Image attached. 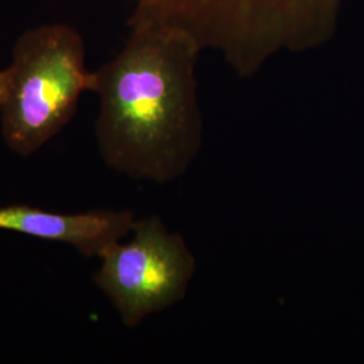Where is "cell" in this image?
I'll list each match as a JSON object with an SVG mask.
<instances>
[{
    "mask_svg": "<svg viewBox=\"0 0 364 364\" xmlns=\"http://www.w3.org/2000/svg\"><path fill=\"white\" fill-rule=\"evenodd\" d=\"M123 50L95 72V126L108 168L168 183L183 176L203 144L196 66L201 48L178 27L130 19Z\"/></svg>",
    "mask_w": 364,
    "mask_h": 364,
    "instance_id": "6da1fadb",
    "label": "cell"
},
{
    "mask_svg": "<svg viewBox=\"0 0 364 364\" xmlns=\"http://www.w3.org/2000/svg\"><path fill=\"white\" fill-rule=\"evenodd\" d=\"M93 81L84 41L72 27L42 25L21 36L11 64L1 70L0 122L7 147L21 156L37 153L69 123Z\"/></svg>",
    "mask_w": 364,
    "mask_h": 364,
    "instance_id": "7a4b0ae2",
    "label": "cell"
},
{
    "mask_svg": "<svg viewBox=\"0 0 364 364\" xmlns=\"http://www.w3.org/2000/svg\"><path fill=\"white\" fill-rule=\"evenodd\" d=\"M100 259L95 284L127 328L183 299L196 273L185 239L158 216L135 220L130 240L119 242Z\"/></svg>",
    "mask_w": 364,
    "mask_h": 364,
    "instance_id": "3957f363",
    "label": "cell"
},
{
    "mask_svg": "<svg viewBox=\"0 0 364 364\" xmlns=\"http://www.w3.org/2000/svg\"><path fill=\"white\" fill-rule=\"evenodd\" d=\"M135 220L134 213L126 209H93L66 215L22 204L0 207L1 231L69 245L88 258L105 257L132 232Z\"/></svg>",
    "mask_w": 364,
    "mask_h": 364,
    "instance_id": "277c9868",
    "label": "cell"
},
{
    "mask_svg": "<svg viewBox=\"0 0 364 364\" xmlns=\"http://www.w3.org/2000/svg\"><path fill=\"white\" fill-rule=\"evenodd\" d=\"M0 93H1V70H0Z\"/></svg>",
    "mask_w": 364,
    "mask_h": 364,
    "instance_id": "5b68a950",
    "label": "cell"
}]
</instances>
